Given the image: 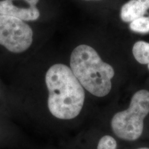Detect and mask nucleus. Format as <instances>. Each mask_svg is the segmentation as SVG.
Segmentation results:
<instances>
[{"label": "nucleus", "instance_id": "1", "mask_svg": "<svg viewBox=\"0 0 149 149\" xmlns=\"http://www.w3.org/2000/svg\"><path fill=\"white\" fill-rule=\"evenodd\" d=\"M45 80L51 114L60 120L78 116L84 103L85 92L71 68L62 64H54L48 70Z\"/></svg>", "mask_w": 149, "mask_h": 149}, {"label": "nucleus", "instance_id": "2", "mask_svg": "<svg viewBox=\"0 0 149 149\" xmlns=\"http://www.w3.org/2000/svg\"><path fill=\"white\" fill-rule=\"evenodd\" d=\"M70 64L79 83L93 95L102 97L110 93L115 70L94 48L86 44L77 46L70 55Z\"/></svg>", "mask_w": 149, "mask_h": 149}, {"label": "nucleus", "instance_id": "3", "mask_svg": "<svg viewBox=\"0 0 149 149\" xmlns=\"http://www.w3.org/2000/svg\"><path fill=\"white\" fill-rule=\"evenodd\" d=\"M148 113L149 91H137L132 97L128 109L118 112L112 118V130L119 138L136 140L143 133L144 120Z\"/></svg>", "mask_w": 149, "mask_h": 149}, {"label": "nucleus", "instance_id": "4", "mask_svg": "<svg viewBox=\"0 0 149 149\" xmlns=\"http://www.w3.org/2000/svg\"><path fill=\"white\" fill-rule=\"evenodd\" d=\"M33 41V30L20 19L0 15V45L14 53L27 51Z\"/></svg>", "mask_w": 149, "mask_h": 149}, {"label": "nucleus", "instance_id": "5", "mask_svg": "<svg viewBox=\"0 0 149 149\" xmlns=\"http://www.w3.org/2000/svg\"><path fill=\"white\" fill-rule=\"evenodd\" d=\"M40 0H2L0 15L19 18L24 22L35 21L40 16L37 4Z\"/></svg>", "mask_w": 149, "mask_h": 149}, {"label": "nucleus", "instance_id": "6", "mask_svg": "<svg viewBox=\"0 0 149 149\" xmlns=\"http://www.w3.org/2000/svg\"><path fill=\"white\" fill-rule=\"evenodd\" d=\"M146 9L137 0H130L121 8L120 17L124 22H131L146 14Z\"/></svg>", "mask_w": 149, "mask_h": 149}, {"label": "nucleus", "instance_id": "7", "mask_svg": "<svg viewBox=\"0 0 149 149\" xmlns=\"http://www.w3.org/2000/svg\"><path fill=\"white\" fill-rule=\"evenodd\" d=\"M133 54L135 59L141 64H148L149 70V43L139 41L134 44Z\"/></svg>", "mask_w": 149, "mask_h": 149}, {"label": "nucleus", "instance_id": "8", "mask_svg": "<svg viewBox=\"0 0 149 149\" xmlns=\"http://www.w3.org/2000/svg\"><path fill=\"white\" fill-rule=\"evenodd\" d=\"M130 29L133 32L141 34L149 33V17L143 16L131 22Z\"/></svg>", "mask_w": 149, "mask_h": 149}, {"label": "nucleus", "instance_id": "9", "mask_svg": "<svg viewBox=\"0 0 149 149\" xmlns=\"http://www.w3.org/2000/svg\"><path fill=\"white\" fill-rule=\"evenodd\" d=\"M97 149H117V141L111 136L105 135L100 139Z\"/></svg>", "mask_w": 149, "mask_h": 149}, {"label": "nucleus", "instance_id": "10", "mask_svg": "<svg viewBox=\"0 0 149 149\" xmlns=\"http://www.w3.org/2000/svg\"><path fill=\"white\" fill-rule=\"evenodd\" d=\"M139 1L141 4L144 6V7L146 10H148L149 8V0H137Z\"/></svg>", "mask_w": 149, "mask_h": 149}, {"label": "nucleus", "instance_id": "11", "mask_svg": "<svg viewBox=\"0 0 149 149\" xmlns=\"http://www.w3.org/2000/svg\"><path fill=\"white\" fill-rule=\"evenodd\" d=\"M137 149H149L148 148H137Z\"/></svg>", "mask_w": 149, "mask_h": 149}]
</instances>
